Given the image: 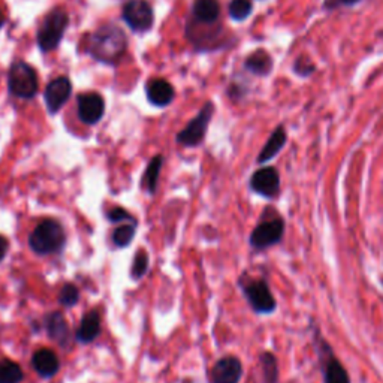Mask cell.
Instances as JSON below:
<instances>
[{
    "instance_id": "484cf974",
    "label": "cell",
    "mask_w": 383,
    "mask_h": 383,
    "mask_svg": "<svg viewBox=\"0 0 383 383\" xmlns=\"http://www.w3.org/2000/svg\"><path fill=\"white\" fill-rule=\"evenodd\" d=\"M80 300V290L72 283H66L60 294H59V301L63 307H74L75 304Z\"/></svg>"
},
{
    "instance_id": "83f0119b",
    "label": "cell",
    "mask_w": 383,
    "mask_h": 383,
    "mask_svg": "<svg viewBox=\"0 0 383 383\" xmlns=\"http://www.w3.org/2000/svg\"><path fill=\"white\" fill-rule=\"evenodd\" d=\"M107 219L112 223H119V222H132V223H137V220H135L132 217V214L128 213L125 208L121 207H116V208H111L108 213H107Z\"/></svg>"
},
{
    "instance_id": "9c48e42d",
    "label": "cell",
    "mask_w": 383,
    "mask_h": 383,
    "mask_svg": "<svg viewBox=\"0 0 383 383\" xmlns=\"http://www.w3.org/2000/svg\"><path fill=\"white\" fill-rule=\"evenodd\" d=\"M318 355L322 365L323 383H351V377L342 363L332 354L331 346L325 340L318 342Z\"/></svg>"
},
{
    "instance_id": "6da1fadb",
    "label": "cell",
    "mask_w": 383,
    "mask_h": 383,
    "mask_svg": "<svg viewBox=\"0 0 383 383\" xmlns=\"http://www.w3.org/2000/svg\"><path fill=\"white\" fill-rule=\"evenodd\" d=\"M87 51L100 63L117 65L128 51V38L121 27L104 25L88 36Z\"/></svg>"
},
{
    "instance_id": "5b68a950",
    "label": "cell",
    "mask_w": 383,
    "mask_h": 383,
    "mask_svg": "<svg viewBox=\"0 0 383 383\" xmlns=\"http://www.w3.org/2000/svg\"><path fill=\"white\" fill-rule=\"evenodd\" d=\"M243 294L250 304L255 313L257 314H271L277 309L276 298L271 294L268 283L264 278H249L247 281L241 280Z\"/></svg>"
},
{
    "instance_id": "8992f818",
    "label": "cell",
    "mask_w": 383,
    "mask_h": 383,
    "mask_svg": "<svg viewBox=\"0 0 383 383\" xmlns=\"http://www.w3.org/2000/svg\"><path fill=\"white\" fill-rule=\"evenodd\" d=\"M285 229V222L280 216L265 219L252 231L250 246L256 250H267L283 240Z\"/></svg>"
},
{
    "instance_id": "f546056e",
    "label": "cell",
    "mask_w": 383,
    "mask_h": 383,
    "mask_svg": "<svg viewBox=\"0 0 383 383\" xmlns=\"http://www.w3.org/2000/svg\"><path fill=\"white\" fill-rule=\"evenodd\" d=\"M313 71V66L311 65H306V62L304 60H298L297 65H295V72L298 75H310Z\"/></svg>"
},
{
    "instance_id": "7a4b0ae2",
    "label": "cell",
    "mask_w": 383,
    "mask_h": 383,
    "mask_svg": "<svg viewBox=\"0 0 383 383\" xmlns=\"http://www.w3.org/2000/svg\"><path fill=\"white\" fill-rule=\"evenodd\" d=\"M69 26V14L63 8H54L43 17L36 33L38 47L42 53H50L59 47L65 32Z\"/></svg>"
},
{
    "instance_id": "1f68e13d",
    "label": "cell",
    "mask_w": 383,
    "mask_h": 383,
    "mask_svg": "<svg viewBox=\"0 0 383 383\" xmlns=\"http://www.w3.org/2000/svg\"><path fill=\"white\" fill-rule=\"evenodd\" d=\"M4 25H5V15H4L2 11H0V29L4 27Z\"/></svg>"
},
{
    "instance_id": "277c9868",
    "label": "cell",
    "mask_w": 383,
    "mask_h": 383,
    "mask_svg": "<svg viewBox=\"0 0 383 383\" xmlns=\"http://www.w3.org/2000/svg\"><path fill=\"white\" fill-rule=\"evenodd\" d=\"M9 93L20 99L35 98L39 88L36 71L22 60H17L9 67L8 72Z\"/></svg>"
},
{
    "instance_id": "30bf717a",
    "label": "cell",
    "mask_w": 383,
    "mask_h": 383,
    "mask_svg": "<svg viewBox=\"0 0 383 383\" xmlns=\"http://www.w3.org/2000/svg\"><path fill=\"white\" fill-rule=\"evenodd\" d=\"M76 114L84 125H98L105 114V100L99 93H81L76 99Z\"/></svg>"
},
{
    "instance_id": "4dcf8cb0",
    "label": "cell",
    "mask_w": 383,
    "mask_h": 383,
    "mask_svg": "<svg viewBox=\"0 0 383 383\" xmlns=\"http://www.w3.org/2000/svg\"><path fill=\"white\" fill-rule=\"evenodd\" d=\"M8 249H9V243L8 240L5 238L4 235H0V262L4 261L6 253H8Z\"/></svg>"
},
{
    "instance_id": "ba28073f",
    "label": "cell",
    "mask_w": 383,
    "mask_h": 383,
    "mask_svg": "<svg viewBox=\"0 0 383 383\" xmlns=\"http://www.w3.org/2000/svg\"><path fill=\"white\" fill-rule=\"evenodd\" d=\"M121 17L133 32L140 33L149 32L154 22L153 8L149 2H145V0H129V2L123 6Z\"/></svg>"
},
{
    "instance_id": "2e32d148",
    "label": "cell",
    "mask_w": 383,
    "mask_h": 383,
    "mask_svg": "<svg viewBox=\"0 0 383 383\" xmlns=\"http://www.w3.org/2000/svg\"><path fill=\"white\" fill-rule=\"evenodd\" d=\"M45 328H47L50 339L60 346H66L69 342V325H67L62 313H50L45 318Z\"/></svg>"
},
{
    "instance_id": "ffe728a7",
    "label": "cell",
    "mask_w": 383,
    "mask_h": 383,
    "mask_svg": "<svg viewBox=\"0 0 383 383\" xmlns=\"http://www.w3.org/2000/svg\"><path fill=\"white\" fill-rule=\"evenodd\" d=\"M246 69L250 71L255 75L264 76L268 75L273 69V60L269 58V54L264 50H259L249 55L246 60Z\"/></svg>"
},
{
    "instance_id": "5bb4252c",
    "label": "cell",
    "mask_w": 383,
    "mask_h": 383,
    "mask_svg": "<svg viewBox=\"0 0 383 383\" xmlns=\"http://www.w3.org/2000/svg\"><path fill=\"white\" fill-rule=\"evenodd\" d=\"M145 93H147L149 102L157 108L168 107L173 102L175 96L174 87L166 80H162V78L150 80L147 86H145Z\"/></svg>"
},
{
    "instance_id": "ac0fdd59",
    "label": "cell",
    "mask_w": 383,
    "mask_h": 383,
    "mask_svg": "<svg viewBox=\"0 0 383 383\" xmlns=\"http://www.w3.org/2000/svg\"><path fill=\"white\" fill-rule=\"evenodd\" d=\"M286 132L285 129L278 126L273 133H271V137L268 138L267 144L264 145V149L261 150V153H259L257 156V163H267L269 162L271 159H274V157L280 153V150L285 147V144H286Z\"/></svg>"
},
{
    "instance_id": "3957f363",
    "label": "cell",
    "mask_w": 383,
    "mask_h": 383,
    "mask_svg": "<svg viewBox=\"0 0 383 383\" xmlns=\"http://www.w3.org/2000/svg\"><path fill=\"white\" fill-rule=\"evenodd\" d=\"M66 240L65 229L58 220L41 222L29 236L30 249L36 255H51L59 252Z\"/></svg>"
},
{
    "instance_id": "7402d4cb",
    "label": "cell",
    "mask_w": 383,
    "mask_h": 383,
    "mask_svg": "<svg viewBox=\"0 0 383 383\" xmlns=\"http://www.w3.org/2000/svg\"><path fill=\"white\" fill-rule=\"evenodd\" d=\"M22 370L21 367L11 361V359H0V383H21Z\"/></svg>"
},
{
    "instance_id": "52a82bcc",
    "label": "cell",
    "mask_w": 383,
    "mask_h": 383,
    "mask_svg": "<svg viewBox=\"0 0 383 383\" xmlns=\"http://www.w3.org/2000/svg\"><path fill=\"white\" fill-rule=\"evenodd\" d=\"M213 114L214 105L213 102H207L198 112V116L177 135V142L184 145V147H196V145H199L206 138Z\"/></svg>"
},
{
    "instance_id": "cb8c5ba5",
    "label": "cell",
    "mask_w": 383,
    "mask_h": 383,
    "mask_svg": "<svg viewBox=\"0 0 383 383\" xmlns=\"http://www.w3.org/2000/svg\"><path fill=\"white\" fill-rule=\"evenodd\" d=\"M135 229H137V223L126 222L125 224H121V227L116 228L114 232H112V243L117 247L129 246L135 236Z\"/></svg>"
},
{
    "instance_id": "4316f807",
    "label": "cell",
    "mask_w": 383,
    "mask_h": 383,
    "mask_svg": "<svg viewBox=\"0 0 383 383\" xmlns=\"http://www.w3.org/2000/svg\"><path fill=\"white\" fill-rule=\"evenodd\" d=\"M147 269H149V256L144 250H140V252H137V255H135V259H133L132 277L135 280H138L142 276H145Z\"/></svg>"
},
{
    "instance_id": "7c38bea8",
    "label": "cell",
    "mask_w": 383,
    "mask_h": 383,
    "mask_svg": "<svg viewBox=\"0 0 383 383\" xmlns=\"http://www.w3.org/2000/svg\"><path fill=\"white\" fill-rule=\"evenodd\" d=\"M72 95V83L67 76H59L45 88L43 99L50 114H58Z\"/></svg>"
},
{
    "instance_id": "603a6c76",
    "label": "cell",
    "mask_w": 383,
    "mask_h": 383,
    "mask_svg": "<svg viewBox=\"0 0 383 383\" xmlns=\"http://www.w3.org/2000/svg\"><path fill=\"white\" fill-rule=\"evenodd\" d=\"M162 163H163V157L156 156V157H153L147 166V171H145V175H144V186H145V189H147L149 194H154L156 192L157 182H159V173H161Z\"/></svg>"
},
{
    "instance_id": "8fae6325",
    "label": "cell",
    "mask_w": 383,
    "mask_h": 383,
    "mask_svg": "<svg viewBox=\"0 0 383 383\" xmlns=\"http://www.w3.org/2000/svg\"><path fill=\"white\" fill-rule=\"evenodd\" d=\"M250 187L255 194L268 199H274L280 194V174L273 166L257 170L250 178Z\"/></svg>"
},
{
    "instance_id": "44dd1931",
    "label": "cell",
    "mask_w": 383,
    "mask_h": 383,
    "mask_svg": "<svg viewBox=\"0 0 383 383\" xmlns=\"http://www.w3.org/2000/svg\"><path fill=\"white\" fill-rule=\"evenodd\" d=\"M259 363L262 367V375L265 383H278V364L277 358L271 352H264L259 356Z\"/></svg>"
},
{
    "instance_id": "d6986e66",
    "label": "cell",
    "mask_w": 383,
    "mask_h": 383,
    "mask_svg": "<svg viewBox=\"0 0 383 383\" xmlns=\"http://www.w3.org/2000/svg\"><path fill=\"white\" fill-rule=\"evenodd\" d=\"M192 13L199 22L213 25L220 17V4L219 0H195Z\"/></svg>"
},
{
    "instance_id": "d4e9b609",
    "label": "cell",
    "mask_w": 383,
    "mask_h": 383,
    "mask_svg": "<svg viewBox=\"0 0 383 383\" xmlns=\"http://www.w3.org/2000/svg\"><path fill=\"white\" fill-rule=\"evenodd\" d=\"M252 9L250 0H232L229 4V15L235 21H243L252 14Z\"/></svg>"
},
{
    "instance_id": "f1b7e54d",
    "label": "cell",
    "mask_w": 383,
    "mask_h": 383,
    "mask_svg": "<svg viewBox=\"0 0 383 383\" xmlns=\"http://www.w3.org/2000/svg\"><path fill=\"white\" fill-rule=\"evenodd\" d=\"M358 2H361V0H326L325 8L335 9V8H340V6H352Z\"/></svg>"
},
{
    "instance_id": "e0dca14e",
    "label": "cell",
    "mask_w": 383,
    "mask_h": 383,
    "mask_svg": "<svg viewBox=\"0 0 383 383\" xmlns=\"http://www.w3.org/2000/svg\"><path fill=\"white\" fill-rule=\"evenodd\" d=\"M99 334H100L99 313L96 310L86 313L81 319L80 328H78L76 331V340L83 344H87V343H92L96 337H99Z\"/></svg>"
},
{
    "instance_id": "9a60e30c",
    "label": "cell",
    "mask_w": 383,
    "mask_h": 383,
    "mask_svg": "<svg viewBox=\"0 0 383 383\" xmlns=\"http://www.w3.org/2000/svg\"><path fill=\"white\" fill-rule=\"evenodd\" d=\"M32 365L35 368L36 373L43 379L54 377L60 368L59 358L51 349H39V351L33 354Z\"/></svg>"
},
{
    "instance_id": "4fadbf2b",
    "label": "cell",
    "mask_w": 383,
    "mask_h": 383,
    "mask_svg": "<svg viewBox=\"0 0 383 383\" xmlns=\"http://www.w3.org/2000/svg\"><path fill=\"white\" fill-rule=\"evenodd\" d=\"M243 377V365L238 358L224 356L210 371L211 383H238Z\"/></svg>"
}]
</instances>
